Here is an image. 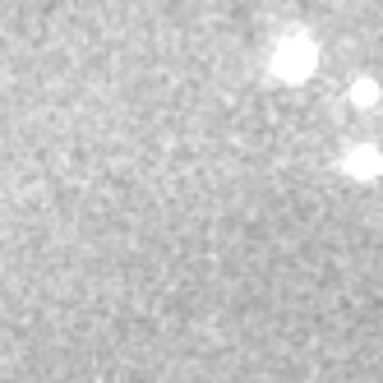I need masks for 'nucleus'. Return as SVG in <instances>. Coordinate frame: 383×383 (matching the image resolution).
I'll use <instances>...</instances> for the list:
<instances>
[{"label": "nucleus", "instance_id": "3", "mask_svg": "<svg viewBox=\"0 0 383 383\" xmlns=\"http://www.w3.org/2000/svg\"><path fill=\"white\" fill-rule=\"evenodd\" d=\"M351 97L360 102V107H369V102H379V83H374V79H360V83L351 88Z\"/></svg>", "mask_w": 383, "mask_h": 383}, {"label": "nucleus", "instance_id": "2", "mask_svg": "<svg viewBox=\"0 0 383 383\" xmlns=\"http://www.w3.org/2000/svg\"><path fill=\"white\" fill-rule=\"evenodd\" d=\"M342 167L351 171V176H360V180H374V176H383V153L379 148H351Z\"/></svg>", "mask_w": 383, "mask_h": 383}, {"label": "nucleus", "instance_id": "1", "mask_svg": "<svg viewBox=\"0 0 383 383\" xmlns=\"http://www.w3.org/2000/svg\"><path fill=\"white\" fill-rule=\"evenodd\" d=\"M273 70H277L282 79H305L309 70H314V42H309V37H300V32H291L287 42L277 46Z\"/></svg>", "mask_w": 383, "mask_h": 383}]
</instances>
